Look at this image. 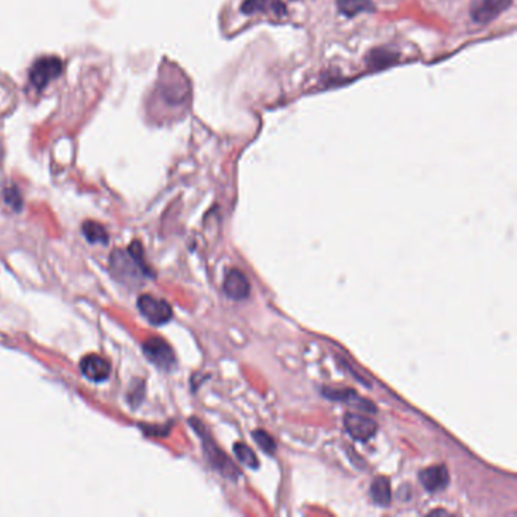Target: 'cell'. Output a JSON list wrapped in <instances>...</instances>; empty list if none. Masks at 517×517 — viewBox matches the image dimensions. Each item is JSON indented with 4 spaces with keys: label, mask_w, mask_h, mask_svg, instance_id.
<instances>
[{
    "label": "cell",
    "mask_w": 517,
    "mask_h": 517,
    "mask_svg": "<svg viewBox=\"0 0 517 517\" xmlns=\"http://www.w3.org/2000/svg\"><path fill=\"white\" fill-rule=\"evenodd\" d=\"M5 200H6V204L11 205L14 209L22 208V197H20V193L17 191V188H8L5 191Z\"/></svg>",
    "instance_id": "19"
},
{
    "label": "cell",
    "mask_w": 517,
    "mask_h": 517,
    "mask_svg": "<svg viewBox=\"0 0 517 517\" xmlns=\"http://www.w3.org/2000/svg\"><path fill=\"white\" fill-rule=\"evenodd\" d=\"M396 60L398 55L395 52H391L388 49H375L370 52L367 61L372 69H382V67H387L396 63Z\"/></svg>",
    "instance_id": "15"
},
{
    "label": "cell",
    "mask_w": 517,
    "mask_h": 517,
    "mask_svg": "<svg viewBox=\"0 0 517 517\" xmlns=\"http://www.w3.org/2000/svg\"><path fill=\"white\" fill-rule=\"evenodd\" d=\"M339 13L344 17H357L361 13H370L375 9L372 0H337Z\"/></svg>",
    "instance_id": "13"
},
{
    "label": "cell",
    "mask_w": 517,
    "mask_h": 517,
    "mask_svg": "<svg viewBox=\"0 0 517 517\" xmlns=\"http://www.w3.org/2000/svg\"><path fill=\"white\" fill-rule=\"evenodd\" d=\"M242 11L246 15H252L256 13H272L275 15H285L287 8L281 0H244Z\"/></svg>",
    "instance_id": "11"
},
{
    "label": "cell",
    "mask_w": 517,
    "mask_h": 517,
    "mask_svg": "<svg viewBox=\"0 0 517 517\" xmlns=\"http://www.w3.org/2000/svg\"><path fill=\"white\" fill-rule=\"evenodd\" d=\"M63 72V61L56 56H43L37 60L30 72V79L34 87L43 90L52 79L58 78Z\"/></svg>",
    "instance_id": "5"
},
{
    "label": "cell",
    "mask_w": 517,
    "mask_h": 517,
    "mask_svg": "<svg viewBox=\"0 0 517 517\" xmlns=\"http://www.w3.org/2000/svg\"><path fill=\"white\" fill-rule=\"evenodd\" d=\"M223 292L229 299L244 301L249 298V293H251V284H249L247 277L243 275V272L231 269L225 275Z\"/></svg>",
    "instance_id": "8"
},
{
    "label": "cell",
    "mask_w": 517,
    "mask_h": 517,
    "mask_svg": "<svg viewBox=\"0 0 517 517\" xmlns=\"http://www.w3.org/2000/svg\"><path fill=\"white\" fill-rule=\"evenodd\" d=\"M137 306L143 318L152 325H164L171 319V315H174V311H171V306L169 305V302L158 299L152 294H141L138 298Z\"/></svg>",
    "instance_id": "4"
},
{
    "label": "cell",
    "mask_w": 517,
    "mask_h": 517,
    "mask_svg": "<svg viewBox=\"0 0 517 517\" xmlns=\"http://www.w3.org/2000/svg\"><path fill=\"white\" fill-rule=\"evenodd\" d=\"M254 440L266 454L273 455L276 452V442L273 440V437L267 433V431L256 429L254 433Z\"/></svg>",
    "instance_id": "17"
},
{
    "label": "cell",
    "mask_w": 517,
    "mask_h": 517,
    "mask_svg": "<svg viewBox=\"0 0 517 517\" xmlns=\"http://www.w3.org/2000/svg\"><path fill=\"white\" fill-rule=\"evenodd\" d=\"M143 352L150 362L162 370H171L176 365V357L170 344L158 337L148 339L143 343Z\"/></svg>",
    "instance_id": "3"
},
{
    "label": "cell",
    "mask_w": 517,
    "mask_h": 517,
    "mask_svg": "<svg viewBox=\"0 0 517 517\" xmlns=\"http://www.w3.org/2000/svg\"><path fill=\"white\" fill-rule=\"evenodd\" d=\"M344 429L348 434L357 440V442H367L377 433V422L367 416H362L358 413H346L344 414Z\"/></svg>",
    "instance_id": "6"
},
{
    "label": "cell",
    "mask_w": 517,
    "mask_h": 517,
    "mask_svg": "<svg viewBox=\"0 0 517 517\" xmlns=\"http://www.w3.org/2000/svg\"><path fill=\"white\" fill-rule=\"evenodd\" d=\"M234 454L238 458V462L243 463L247 467L256 469L258 466H260V462H258L255 452L246 443H235L234 445Z\"/></svg>",
    "instance_id": "16"
},
{
    "label": "cell",
    "mask_w": 517,
    "mask_h": 517,
    "mask_svg": "<svg viewBox=\"0 0 517 517\" xmlns=\"http://www.w3.org/2000/svg\"><path fill=\"white\" fill-rule=\"evenodd\" d=\"M82 234L90 243H102V244L108 243L107 229H105L100 223L93 222V220H89V222H85L82 225Z\"/></svg>",
    "instance_id": "14"
},
{
    "label": "cell",
    "mask_w": 517,
    "mask_h": 517,
    "mask_svg": "<svg viewBox=\"0 0 517 517\" xmlns=\"http://www.w3.org/2000/svg\"><path fill=\"white\" fill-rule=\"evenodd\" d=\"M79 366H81L82 375L93 382H102L105 379H108L110 373H111L110 362L105 358L96 355V353L85 355L81 360Z\"/></svg>",
    "instance_id": "9"
},
{
    "label": "cell",
    "mask_w": 517,
    "mask_h": 517,
    "mask_svg": "<svg viewBox=\"0 0 517 517\" xmlns=\"http://www.w3.org/2000/svg\"><path fill=\"white\" fill-rule=\"evenodd\" d=\"M419 480L426 492L438 493L447 487L449 472L446 466H431L419 473Z\"/></svg>",
    "instance_id": "10"
},
{
    "label": "cell",
    "mask_w": 517,
    "mask_h": 517,
    "mask_svg": "<svg viewBox=\"0 0 517 517\" xmlns=\"http://www.w3.org/2000/svg\"><path fill=\"white\" fill-rule=\"evenodd\" d=\"M514 0H476L473 4L471 14L475 23L487 25L496 17H499L504 11H506Z\"/></svg>",
    "instance_id": "7"
},
{
    "label": "cell",
    "mask_w": 517,
    "mask_h": 517,
    "mask_svg": "<svg viewBox=\"0 0 517 517\" xmlns=\"http://www.w3.org/2000/svg\"><path fill=\"white\" fill-rule=\"evenodd\" d=\"M322 395L325 398L328 399H332V400H341V402H351L353 399H357V393L351 388H343V390H339V388H331V387H325L322 388Z\"/></svg>",
    "instance_id": "18"
},
{
    "label": "cell",
    "mask_w": 517,
    "mask_h": 517,
    "mask_svg": "<svg viewBox=\"0 0 517 517\" xmlns=\"http://www.w3.org/2000/svg\"><path fill=\"white\" fill-rule=\"evenodd\" d=\"M370 497L372 501L381 505V506H387L391 502V485L388 478L386 476H378L375 478V481L372 483L370 485Z\"/></svg>",
    "instance_id": "12"
},
{
    "label": "cell",
    "mask_w": 517,
    "mask_h": 517,
    "mask_svg": "<svg viewBox=\"0 0 517 517\" xmlns=\"http://www.w3.org/2000/svg\"><path fill=\"white\" fill-rule=\"evenodd\" d=\"M110 267L112 275L123 282H137L141 277L150 276L138 242H133L128 251L116 249L110 256Z\"/></svg>",
    "instance_id": "1"
},
{
    "label": "cell",
    "mask_w": 517,
    "mask_h": 517,
    "mask_svg": "<svg viewBox=\"0 0 517 517\" xmlns=\"http://www.w3.org/2000/svg\"><path fill=\"white\" fill-rule=\"evenodd\" d=\"M190 424H191V426L195 428V431L197 433V436L200 437V440H202L204 452H205V455L208 458V462L211 463V466L216 469V471H218L223 476L233 478V480H235V478L238 475H240V472L237 471L235 464L231 462V459L228 458V455H225L217 447V445L213 442V438L209 437V434H208V431L205 429V426L202 424H200L197 419H191Z\"/></svg>",
    "instance_id": "2"
}]
</instances>
